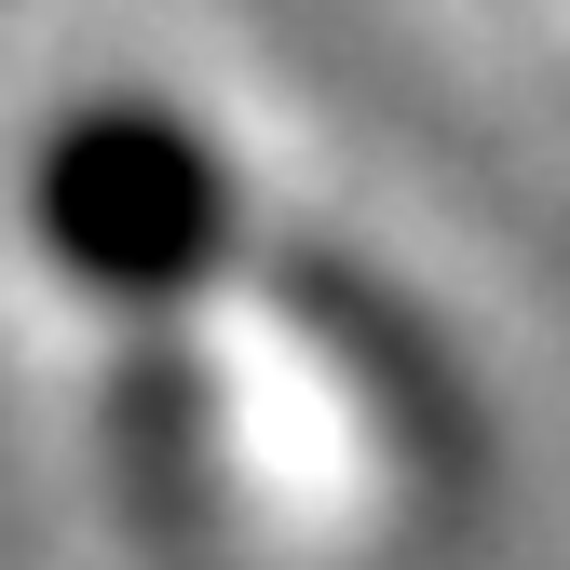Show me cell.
I'll return each mask as SVG.
<instances>
[{
  "instance_id": "3",
  "label": "cell",
  "mask_w": 570,
  "mask_h": 570,
  "mask_svg": "<svg viewBox=\"0 0 570 570\" xmlns=\"http://www.w3.org/2000/svg\"><path fill=\"white\" fill-rule=\"evenodd\" d=\"M109 475H122L136 530H164V543L218 530L232 435H218V394H204V367H190L177 340H136L122 367H109Z\"/></svg>"
},
{
  "instance_id": "2",
  "label": "cell",
  "mask_w": 570,
  "mask_h": 570,
  "mask_svg": "<svg viewBox=\"0 0 570 570\" xmlns=\"http://www.w3.org/2000/svg\"><path fill=\"white\" fill-rule=\"evenodd\" d=\"M272 299L326 353V381L353 394V421L381 435V462L421 489V503H462L489 475V407H475V367L435 340V313L407 299L394 272H367L353 245H285L272 258Z\"/></svg>"
},
{
  "instance_id": "1",
  "label": "cell",
  "mask_w": 570,
  "mask_h": 570,
  "mask_svg": "<svg viewBox=\"0 0 570 570\" xmlns=\"http://www.w3.org/2000/svg\"><path fill=\"white\" fill-rule=\"evenodd\" d=\"M28 232H41V258L82 285V299L150 326V313L204 299V285L232 272L245 204H232V164H218V136L190 109L82 96V109H55L41 150H28Z\"/></svg>"
}]
</instances>
